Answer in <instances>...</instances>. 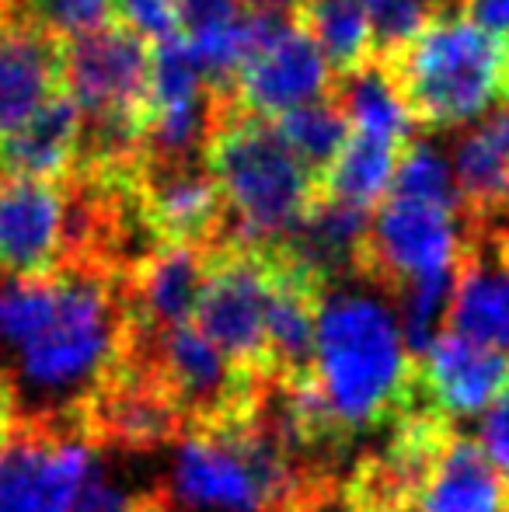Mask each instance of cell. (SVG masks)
<instances>
[{
    "mask_svg": "<svg viewBox=\"0 0 509 512\" xmlns=\"http://www.w3.org/2000/svg\"><path fill=\"white\" fill-rule=\"evenodd\" d=\"M245 7V0H175L182 35H199L220 28Z\"/></svg>",
    "mask_w": 509,
    "mask_h": 512,
    "instance_id": "f546056e",
    "label": "cell"
},
{
    "mask_svg": "<svg viewBox=\"0 0 509 512\" xmlns=\"http://www.w3.org/2000/svg\"><path fill=\"white\" fill-rule=\"evenodd\" d=\"M478 446L485 450V457L492 460L499 474L509 485V384L496 394V401L489 405L478 429Z\"/></svg>",
    "mask_w": 509,
    "mask_h": 512,
    "instance_id": "f1b7e54d",
    "label": "cell"
},
{
    "mask_svg": "<svg viewBox=\"0 0 509 512\" xmlns=\"http://www.w3.org/2000/svg\"><path fill=\"white\" fill-rule=\"evenodd\" d=\"M461 216L450 209L384 196L370 213V227L356 251L353 276L398 297L408 283L454 269Z\"/></svg>",
    "mask_w": 509,
    "mask_h": 512,
    "instance_id": "ba28073f",
    "label": "cell"
},
{
    "mask_svg": "<svg viewBox=\"0 0 509 512\" xmlns=\"http://www.w3.org/2000/svg\"><path fill=\"white\" fill-rule=\"evenodd\" d=\"M126 512H189V506L178 502L171 492H164V488H150V492L126 499Z\"/></svg>",
    "mask_w": 509,
    "mask_h": 512,
    "instance_id": "d6a6232c",
    "label": "cell"
},
{
    "mask_svg": "<svg viewBox=\"0 0 509 512\" xmlns=\"http://www.w3.org/2000/svg\"><path fill=\"white\" fill-rule=\"evenodd\" d=\"M503 39L471 25L457 4L436 7L405 46L381 53L415 129L440 133L503 102Z\"/></svg>",
    "mask_w": 509,
    "mask_h": 512,
    "instance_id": "3957f363",
    "label": "cell"
},
{
    "mask_svg": "<svg viewBox=\"0 0 509 512\" xmlns=\"http://www.w3.org/2000/svg\"><path fill=\"white\" fill-rule=\"evenodd\" d=\"M18 7L42 28H49L60 42L119 18L116 0H18Z\"/></svg>",
    "mask_w": 509,
    "mask_h": 512,
    "instance_id": "484cf974",
    "label": "cell"
},
{
    "mask_svg": "<svg viewBox=\"0 0 509 512\" xmlns=\"http://www.w3.org/2000/svg\"><path fill=\"white\" fill-rule=\"evenodd\" d=\"M314 373L335 422L353 443L363 432H384L415 405V356L398 317L367 293L342 290L325 300Z\"/></svg>",
    "mask_w": 509,
    "mask_h": 512,
    "instance_id": "6da1fadb",
    "label": "cell"
},
{
    "mask_svg": "<svg viewBox=\"0 0 509 512\" xmlns=\"http://www.w3.org/2000/svg\"><path fill=\"white\" fill-rule=\"evenodd\" d=\"M461 220L482 230V234L509 258V199H499V203H492L489 209H482V213L461 216Z\"/></svg>",
    "mask_w": 509,
    "mask_h": 512,
    "instance_id": "1f68e13d",
    "label": "cell"
},
{
    "mask_svg": "<svg viewBox=\"0 0 509 512\" xmlns=\"http://www.w3.org/2000/svg\"><path fill=\"white\" fill-rule=\"evenodd\" d=\"M56 283L46 279H18L14 286L0 290V335L11 345H25L53 310Z\"/></svg>",
    "mask_w": 509,
    "mask_h": 512,
    "instance_id": "d4e9b609",
    "label": "cell"
},
{
    "mask_svg": "<svg viewBox=\"0 0 509 512\" xmlns=\"http://www.w3.org/2000/svg\"><path fill=\"white\" fill-rule=\"evenodd\" d=\"M150 39L126 21H109L74 39H63V88L81 112L147 108Z\"/></svg>",
    "mask_w": 509,
    "mask_h": 512,
    "instance_id": "30bf717a",
    "label": "cell"
},
{
    "mask_svg": "<svg viewBox=\"0 0 509 512\" xmlns=\"http://www.w3.org/2000/svg\"><path fill=\"white\" fill-rule=\"evenodd\" d=\"M206 95V81L199 60L185 35L150 42V81H147V112L168 105H185Z\"/></svg>",
    "mask_w": 509,
    "mask_h": 512,
    "instance_id": "cb8c5ba5",
    "label": "cell"
},
{
    "mask_svg": "<svg viewBox=\"0 0 509 512\" xmlns=\"http://www.w3.org/2000/svg\"><path fill=\"white\" fill-rule=\"evenodd\" d=\"M297 0H245V7H255V11H279V14H290Z\"/></svg>",
    "mask_w": 509,
    "mask_h": 512,
    "instance_id": "e575fe53",
    "label": "cell"
},
{
    "mask_svg": "<svg viewBox=\"0 0 509 512\" xmlns=\"http://www.w3.org/2000/svg\"><path fill=\"white\" fill-rule=\"evenodd\" d=\"M206 251L185 244H154L123 272L126 314L147 328L185 324L206 283Z\"/></svg>",
    "mask_w": 509,
    "mask_h": 512,
    "instance_id": "2e32d148",
    "label": "cell"
},
{
    "mask_svg": "<svg viewBox=\"0 0 509 512\" xmlns=\"http://www.w3.org/2000/svg\"><path fill=\"white\" fill-rule=\"evenodd\" d=\"M443 331H454L509 356V258L482 230L464 220Z\"/></svg>",
    "mask_w": 509,
    "mask_h": 512,
    "instance_id": "4fadbf2b",
    "label": "cell"
},
{
    "mask_svg": "<svg viewBox=\"0 0 509 512\" xmlns=\"http://www.w3.org/2000/svg\"><path fill=\"white\" fill-rule=\"evenodd\" d=\"M88 474L91 446L67 411H18L0 446V512H70Z\"/></svg>",
    "mask_w": 509,
    "mask_h": 512,
    "instance_id": "8992f818",
    "label": "cell"
},
{
    "mask_svg": "<svg viewBox=\"0 0 509 512\" xmlns=\"http://www.w3.org/2000/svg\"><path fill=\"white\" fill-rule=\"evenodd\" d=\"M408 143L412 140H391V136L353 129L346 147H342V154L335 157L328 175L321 178V185L314 189V196H328L349 206L374 209L384 199L394 168H398V157Z\"/></svg>",
    "mask_w": 509,
    "mask_h": 512,
    "instance_id": "d6986e66",
    "label": "cell"
},
{
    "mask_svg": "<svg viewBox=\"0 0 509 512\" xmlns=\"http://www.w3.org/2000/svg\"><path fill=\"white\" fill-rule=\"evenodd\" d=\"M290 21L318 42L335 77L349 74L377 56L374 32H370L360 0H297Z\"/></svg>",
    "mask_w": 509,
    "mask_h": 512,
    "instance_id": "ffe728a7",
    "label": "cell"
},
{
    "mask_svg": "<svg viewBox=\"0 0 509 512\" xmlns=\"http://www.w3.org/2000/svg\"><path fill=\"white\" fill-rule=\"evenodd\" d=\"M272 126L283 136L290 154L300 161V168L311 175L314 189H318L321 178L328 175V168L335 164V157L342 154L349 133H353L346 108L335 102V95L297 105V108H290V112H279L276 119H272Z\"/></svg>",
    "mask_w": 509,
    "mask_h": 512,
    "instance_id": "44dd1931",
    "label": "cell"
},
{
    "mask_svg": "<svg viewBox=\"0 0 509 512\" xmlns=\"http://www.w3.org/2000/svg\"><path fill=\"white\" fill-rule=\"evenodd\" d=\"M335 74L328 67L318 42L290 21L286 32L272 46H265L255 60L234 74L231 95L245 112L276 119L297 105L318 102L332 95Z\"/></svg>",
    "mask_w": 509,
    "mask_h": 512,
    "instance_id": "7c38bea8",
    "label": "cell"
},
{
    "mask_svg": "<svg viewBox=\"0 0 509 512\" xmlns=\"http://www.w3.org/2000/svg\"><path fill=\"white\" fill-rule=\"evenodd\" d=\"M384 196L415 199V203H429L450 209L461 216V192L454 182V168L443 154H436L426 140H412L398 157V168L391 175Z\"/></svg>",
    "mask_w": 509,
    "mask_h": 512,
    "instance_id": "603a6c76",
    "label": "cell"
},
{
    "mask_svg": "<svg viewBox=\"0 0 509 512\" xmlns=\"http://www.w3.org/2000/svg\"><path fill=\"white\" fill-rule=\"evenodd\" d=\"M384 432L381 443L360 453L339 481L346 512H419L433 460L457 432V422L415 398Z\"/></svg>",
    "mask_w": 509,
    "mask_h": 512,
    "instance_id": "52a82bcc",
    "label": "cell"
},
{
    "mask_svg": "<svg viewBox=\"0 0 509 512\" xmlns=\"http://www.w3.org/2000/svg\"><path fill=\"white\" fill-rule=\"evenodd\" d=\"M77 133H81V108L63 88L25 126L0 136V171L63 182L74 168Z\"/></svg>",
    "mask_w": 509,
    "mask_h": 512,
    "instance_id": "ac0fdd59",
    "label": "cell"
},
{
    "mask_svg": "<svg viewBox=\"0 0 509 512\" xmlns=\"http://www.w3.org/2000/svg\"><path fill=\"white\" fill-rule=\"evenodd\" d=\"M419 512H509V485L478 439L454 432L433 460Z\"/></svg>",
    "mask_w": 509,
    "mask_h": 512,
    "instance_id": "e0dca14e",
    "label": "cell"
},
{
    "mask_svg": "<svg viewBox=\"0 0 509 512\" xmlns=\"http://www.w3.org/2000/svg\"><path fill=\"white\" fill-rule=\"evenodd\" d=\"M335 102L346 108L349 126L363 129V133L391 136V140H415V126L408 119L405 105L398 98L391 74L381 63V56H374L363 67L349 70V74L335 77L332 84Z\"/></svg>",
    "mask_w": 509,
    "mask_h": 512,
    "instance_id": "7402d4cb",
    "label": "cell"
},
{
    "mask_svg": "<svg viewBox=\"0 0 509 512\" xmlns=\"http://www.w3.org/2000/svg\"><path fill=\"white\" fill-rule=\"evenodd\" d=\"M503 49H506V60H503V105H509V35L503 39Z\"/></svg>",
    "mask_w": 509,
    "mask_h": 512,
    "instance_id": "d590c367",
    "label": "cell"
},
{
    "mask_svg": "<svg viewBox=\"0 0 509 512\" xmlns=\"http://www.w3.org/2000/svg\"><path fill=\"white\" fill-rule=\"evenodd\" d=\"M509 384V356L471 342L454 331H440L415 356V398L447 418L478 415Z\"/></svg>",
    "mask_w": 509,
    "mask_h": 512,
    "instance_id": "5bb4252c",
    "label": "cell"
},
{
    "mask_svg": "<svg viewBox=\"0 0 509 512\" xmlns=\"http://www.w3.org/2000/svg\"><path fill=\"white\" fill-rule=\"evenodd\" d=\"M53 283V310L42 328L18 345L21 373L46 391L84 387L102 370L126 324L123 272L63 265L53 272Z\"/></svg>",
    "mask_w": 509,
    "mask_h": 512,
    "instance_id": "277c9868",
    "label": "cell"
},
{
    "mask_svg": "<svg viewBox=\"0 0 509 512\" xmlns=\"http://www.w3.org/2000/svg\"><path fill=\"white\" fill-rule=\"evenodd\" d=\"M63 258V182L0 171V276L46 279Z\"/></svg>",
    "mask_w": 509,
    "mask_h": 512,
    "instance_id": "8fae6325",
    "label": "cell"
},
{
    "mask_svg": "<svg viewBox=\"0 0 509 512\" xmlns=\"http://www.w3.org/2000/svg\"><path fill=\"white\" fill-rule=\"evenodd\" d=\"M269 290V248L224 241L206 251V283L189 317L227 363L262 377H269V338H265Z\"/></svg>",
    "mask_w": 509,
    "mask_h": 512,
    "instance_id": "5b68a950",
    "label": "cell"
},
{
    "mask_svg": "<svg viewBox=\"0 0 509 512\" xmlns=\"http://www.w3.org/2000/svg\"><path fill=\"white\" fill-rule=\"evenodd\" d=\"M63 91V42L21 7L0 11V136Z\"/></svg>",
    "mask_w": 509,
    "mask_h": 512,
    "instance_id": "9a60e30c",
    "label": "cell"
},
{
    "mask_svg": "<svg viewBox=\"0 0 509 512\" xmlns=\"http://www.w3.org/2000/svg\"><path fill=\"white\" fill-rule=\"evenodd\" d=\"M433 7H450V4H457V0H429Z\"/></svg>",
    "mask_w": 509,
    "mask_h": 512,
    "instance_id": "8d00e7d4",
    "label": "cell"
},
{
    "mask_svg": "<svg viewBox=\"0 0 509 512\" xmlns=\"http://www.w3.org/2000/svg\"><path fill=\"white\" fill-rule=\"evenodd\" d=\"M116 14H119V21H126L129 28L147 35L150 42L182 35L175 0H116Z\"/></svg>",
    "mask_w": 509,
    "mask_h": 512,
    "instance_id": "83f0119b",
    "label": "cell"
},
{
    "mask_svg": "<svg viewBox=\"0 0 509 512\" xmlns=\"http://www.w3.org/2000/svg\"><path fill=\"white\" fill-rule=\"evenodd\" d=\"M203 164L227 203L231 241H283L314 199L311 175L290 154L272 119L245 112L231 88H206Z\"/></svg>",
    "mask_w": 509,
    "mask_h": 512,
    "instance_id": "7a4b0ae2",
    "label": "cell"
},
{
    "mask_svg": "<svg viewBox=\"0 0 509 512\" xmlns=\"http://www.w3.org/2000/svg\"><path fill=\"white\" fill-rule=\"evenodd\" d=\"M18 418V384L7 370H0V446L11 436V425Z\"/></svg>",
    "mask_w": 509,
    "mask_h": 512,
    "instance_id": "836d02e7",
    "label": "cell"
},
{
    "mask_svg": "<svg viewBox=\"0 0 509 512\" xmlns=\"http://www.w3.org/2000/svg\"><path fill=\"white\" fill-rule=\"evenodd\" d=\"M360 4L367 11L370 32H374L377 56L405 46L436 11L429 0H360Z\"/></svg>",
    "mask_w": 509,
    "mask_h": 512,
    "instance_id": "4316f807",
    "label": "cell"
},
{
    "mask_svg": "<svg viewBox=\"0 0 509 512\" xmlns=\"http://www.w3.org/2000/svg\"><path fill=\"white\" fill-rule=\"evenodd\" d=\"M133 209L150 244L217 248L231 241V216L203 154L157 161L140 157L133 171Z\"/></svg>",
    "mask_w": 509,
    "mask_h": 512,
    "instance_id": "9c48e42d",
    "label": "cell"
},
{
    "mask_svg": "<svg viewBox=\"0 0 509 512\" xmlns=\"http://www.w3.org/2000/svg\"><path fill=\"white\" fill-rule=\"evenodd\" d=\"M457 11L496 39L509 35V0H457Z\"/></svg>",
    "mask_w": 509,
    "mask_h": 512,
    "instance_id": "4dcf8cb0",
    "label": "cell"
}]
</instances>
